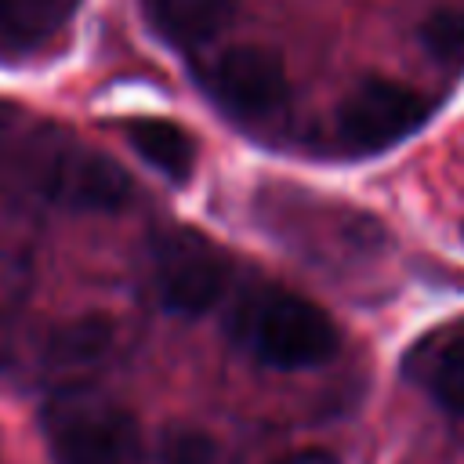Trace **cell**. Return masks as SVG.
Here are the masks:
<instances>
[{
  "label": "cell",
  "mask_w": 464,
  "mask_h": 464,
  "mask_svg": "<svg viewBox=\"0 0 464 464\" xmlns=\"http://www.w3.org/2000/svg\"><path fill=\"white\" fill-rule=\"evenodd\" d=\"M44 435L54 464H138L141 457L134 413L87 388L58 392L44 406Z\"/></svg>",
  "instance_id": "obj_1"
},
{
  "label": "cell",
  "mask_w": 464,
  "mask_h": 464,
  "mask_svg": "<svg viewBox=\"0 0 464 464\" xmlns=\"http://www.w3.org/2000/svg\"><path fill=\"white\" fill-rule=\"evenodd\" d=\"M239 337L261 362L276 370L319 366L337 352L334 319L308 297L286 290L254 294L239 312Z\"/></svg>",
  "instance_id": "obj_2"
},
{
  "label": "cell",
  "mask_w": 464,
  "mask_h": 464,
  "mask_svg": "<svg viewBox=\"0 0 464 464\" xmlns=\"http://www.w3.org/2000/svg\"><path fill=\"white\" fill-rule=\"evenodd\" d=\"M152 272L160 301L178 315H203L228 283L225 254L196 228H163L152 243Z\"/></svg>",
  "instance_id": "obj_3"
},
{
  "label": "cell",
  "mask_w": 464,
  "mask_h": 464,
  "mask_svg": "<svg viewBox=\"0 0 464 464\" xmlns=\"http://www.w3.org/2000/svg\"><path fill=\"white\" fill-rule=\"evenodd\" d=\"M424 120H428V98L410 83L384 76H370L355 83L337 109V130L355 149H388L406 134H413Z\"/></svg>",
  "instance_id": "obj_4"
},
{
  "label": "cell",
  "mask_w": 464,
  "mask_h": 464,
  "mask_svg": "<svg viewBox=\"0 0 464 464\" xmlns=\"http://www.w3.org/2000/svg\"><path fill=\"white\" fill-rule=\"evenodd\" d=\"M207 91L239 116H272L290 94L283 58L257 44H236L207 65Z\"/></svg>",
  "instance_id": "obj_5"
},
{
  "label": "cell",
  "mask_w": 464,
  "mask_h": 464,
  "mask_svg": "<svg viewBox=\"0 0 464 464\" xmlns=\"http://www.w3.org/2000/svg\"><path fill=\"white\" fill-rule=\"evenodd\" d=\"M47 188L65 207L80 210H120L130 199V178L127 170L87 149H65L47 167Z\"/></svg>",
  "instance_id": "obj_6"
},
{
  "label": "cell",
  "mask_w": 464,
  "mask_h": 464,
  "mask_svg": "<svg viewBox=\"0 0 464 464\" xmlns=\"http://www.w3.org/2000/svg\"><path fill=\"white\" fill-rule=\"evenodd\" d=\"M152 29L181 47L214 40L236 14V0H145Z\"/></svg>",
  "instance_id": "obj_7"
},
{
  "label": "cell",
  "mask_w": 464,
  "mask_h": 464,
  "mask_svg": "<svg viewBox=\"0 0 464 464\" xmlns=\"http://www.w3.org/2000/svg\"><path fill=\"white\" fill-rule=\"evenodd\" d=\"M127 138L134 145V152L152 163L156 170H163L174 181H185L196 167V141L192 134L163 116H138L127 123Z\"/></svg>",
  "instance_id": "obj_8"
},
{
  "label": "cell",
  "mask_w": 464,
  "mask_h": 464,
  "mask_svg": "<svg viewBox=\"0 0 464 464\" xmlns=\"http://www.w3.org/2000/svg\"><path fill=\"white\" fill-rule=\"evenodd\" d=\"M112 344V323L105 315H80L65 326H58L51 334V344H47V359L54 366H91L98 362Z\"/></svg>",
  "instance_id": "obj_9"
},
{
  "label": "cell",
  "mask_w": 464,
  "mask_h": 464,
  "mask_svg": "<svg viewBox=\"0 0 464 464\" xmlns=\"http://www.w3.org/2000/svg\"><path fill=\"white\" fill-rule=\"evenodd\" d=\"M424 381H428L431 399H435L442 410L464 413V337L442 344V348L431 355Z\"/></svg>",
  "instance_id": "obj_10"
},
{
  "label": "cell",
  "mask_w": 464,
  "mask_h": 464,
  "mask_svg": "<svg viewBox=\"0 0 464 464\" xmlns=\"http://www.w3.org/2000/svg\"><path fill=\"white\" fill-rule=\"evenodd\" d=\"M420 40L431 58L464 65V11H439L424 22Z\"/></svg>",
  "instance_id": "obj_11"
},
{
  "label": "cell",
  "mask_w": 464,
  "mask_h": 464,
  "mask_svg": "<svg viewBox=\"0 0 464 464\" xmlns=\"http://www.w3.org/2000/svg\"><path fill=\"white\" fill-rule=\"evenodd\" d=\"M214 442L196 428H174L160 442V464H210Z\"/></svg>",
  "instance_id": "obj_12"
},
{
  "label": "cell",
  "mask_w": 464,
  "mask_h": 464,
  "mask_svg": "<svg viewBox=\"0 0 464 464\" xmlns=\"http://www.w3.org/2000/svg\"><path fill=\"white\" fill-rule=\"evenodd\" d=\"M36 7L29 0H0V44H14L36 29Z\"/></svg>",
  "instance_id": "obj_13"
},
{
  "label": "cell",
  "mask_w": 464,
  "mask_h": 464,
  "mask_svg": "<svg viewBox=\"0 0 464 464\" xmlns=\"http://www.w3.org/2000/svg\"><path fill=\"white\" fill-rule=\"evenodd\" d=\"M276 464H341L330 450H297V453H286V457H279Z\"/></svg>",
  "instance_id": "obj_14"
}]
</instances>
